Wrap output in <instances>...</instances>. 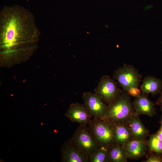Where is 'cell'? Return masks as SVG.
Returning <instances> with one entry per match:
<instances>
[{"label": "cell", "mask_w": 162, "mask_h": 162, "mask_svg": "<svg viewBox=\"0 0 162 162\" xmlns=\"http://www.w3.org/2000/svg\"><path fill=\"white\" fill-rule=\"evenodd\" d=\"M82 98L84 104L94 117L106 119L107 105L98 95L86 92L83 94Z\"/></svg>", "instance_id": "cell-7"}, {"label": "cell", "mask_w": 162, "mask_h": 162, "mask_svg": "<svg viewBox=\"0 0 162 162\" xmlns=\"http://www.w3.org/2000/svg\"><path fill=\"white\" fill-rule=\"evenodd\" d=\"M147 142L148 153L152 152L162 156V140L158 137L156 133L149 135Z\"/></svg>", "instance_id": "cell-16"}, {"label": "cell", "mask_w": 162, "mask_h": 162, "mask_svg": "<svg viewBox=\"0 0 162 162\" xmlns=\"http://www.w3.org/2000/svg\"><path fill=\"white\" fill-rule=\"evenodd\" d=\"M108 148L100 147L89 158V162H108Z\"/></svg>", "instance_id": "cell-17"}, {"label": "cell", "mask_w": 162, "mask_h": 162, "mask_svg": "<svg viewBox=\"0 0 162 162\" xmlns=\"http://www.w3.org/2000/svg\"><path fill=\"white\" fill-rule=\"evenodd\" d=\"M134 112L130 96L123 91L116 99L107 105L106 119L114 123L127 122Z\"/></svg>", "instance_id": "cell-2"}, {"label": "cell", "mask_w": 162, "mask_h": 162, "mask_svg": "<svg viewBox=\"0 0 162 162\" xmlns=\"http://www.w3.org/2000/svg\"><path fill=\"white\" fill-rule=\"evenodd\" d=\"M119 88L114 79L107 75L103 76L94 93L98 95L107 105L116 99L123 92Z\"/></svg>", "instance_id": "cell-6"}, {"label": "cell", "mask_w": 162, "mask_h": 162, "mask_svg": "<svg viewBox=\"0 0 162 162\" xmlns=\"http://www.w3.org/2000/svg\"><path fill=\"white\" fill-rule=\"evenodd\" d=\"M162 88L161 80L153 76H147L144 77L140 87L142 94L148 95L152 94L155 95L160 93Z\"/></svg>", "instance_id": "cell-13"}, {"label": "cell", "mask_w": 162, "mask_h": 162, "mask_svg": "<svg viewBox=\"0 0 162 162\" xmlns=\"http://www.w3.org/2000/svg\"><path fill=\"white\" fill-rule=\"evenodd\" d=\"M88 126L100 147L109 148L115 142V126L107 119L94 117Z\"/></svg>", "instance_id": "cell-3"}, {"label": "cell", "mask_w": 162, "mask_h": 162, "mask_svg": "<svg viewBox=\"0 0 162 162\" xmlns=\"http://www.w3.org/2000/svg\"><path fill=\"white\" fill-rule=\"evenodd\" d=\"M160 93L161 95L160 97L157 100L154 104L158 105L160 107L161 110L162 111V91Z\"/></svg>", "instance_id": "cell-21"}, {"label": "cell", "mask_w": 162, "mask_h": 162, "mask_svg": "<svg viewBox=\"0 0 162 162\" xmlns=\"http://www.w3.org/2000/svg\"><path fill=\"white\" fill-rule=\"evenodd\" d=\"M0 38L2 47L8 50L20 42L35 40L40 32L33 14L18 5L4 6L1 11Z\"/></svg>", "instance_id": "cell-1"}, {"label": "cell", "mask_w": 162, "mask_h": 162, "mask_svg": "<svg viewBox=\"0 0 162 162\" xmlns=\"http://www.w3.org/2000/svg\"><path fill=\"white\" fill-rule=\"evenodd\" d=\"M147 159L143 162H162V156L156 154L152 152L148 153Z\"/></svg>", "instance_id": "cell-18"}, {"label": "cell", "mask_w": 162, "mask_h": 162, "mask_svg": "<svg viewBox=\"0 0 162 162\" xmlns=\"http://www.w3.org/2000/svg\"><path fill=\"white\" fill-rule=\"evenodd\" d=\"M69 140L88 159L100 147L86 125H80Z\"/></svg>", "instance_id": "cell-4"}, {"label": "cell", "mask_w": 162, "mask_h": 162, "mask_svg": "<svg viewBox=\"0 0 162 162\" xmlns=\"http://www.w3.org/2000/svg\"><path fill=\"white\" fill-rule=\"evenodd\" d=\"M113 77L126 92L131 87H139L142 76L133 66L124 64L115 71Z\"/></svg>", "instance_id": "cell-5"}, {"label": "cell", "mask_w": 162, "mask_h": 162, "mask_svg": "<svg viewBox=\"0 0 162 162\" xmlns=\"http://www.w3.org/2000/svg\"><path fill=\"white\" fill-rule=\"evenodd\" d=\"M147 141L133 139L123 146L128 159L137 160L144 156L148 150Z\"/></svg>", "instance_id": "cell-11"}, {"label": "cell", "mask_w": 162, "mask_h": 162, "mask_svg": "<svg viewBox=\"0 0 162 162\" xmlns=\"http://www.w3.org/2000/svg\"><path fill=\"white\" fill-rule=\"evenodd\" d=\"M130 96L135 98L140 97L141 95V91L139 87L132 86L129 88L126 91Z\"/></svg>", "instance_id": "cell-19"}, {"label": "cell", "mask_w": 162, "mask_h": 162, "mask_svg": "<svg viewBox=\"0 0 162 162\" xmlns=\"http://www.w3.org/2000/svg\"><path fill=\"white\" fill-rule=\"evenodd\" d=\"M135 113L137 115H145L152 117L157 113L154 104L147 95L142 94L133 102Z\"/></svg>", "instance_id": "cell-12"}, {"label": "cell", "mask_w": 162, "mask_h": 162, "mask_svg": "<svg viewBox=\"0 0 162 162\" xmlns=\"http://www.w3.org/2000/svg\"><path fill=\"white\" fill-rule=\"evenodd\" d=\"M109 162H127L128 159L123 146L116 143L108 148Z\"/></svg>", "instance_id": "cell-15"}, {"label": "cell", "mask_w": 162, "mask_h": 162, "mask_svg": "<svg viewBox=\"0 0 162 162\" xmlns=\"http://www.w3.org/2000/svg\"><path fill=\"white\" fill-rule=\"evenodd\" d=\"M61 152L62 162H89L88 158L82 153L69 140L64 143Z\"/></svg>", "instance_id": "cell-9"}, {"label": "cell", "mask_w": 162, "mask_h": 162, "mask_svg": "<svg viewBox=\"0 0 162 162\" xmlns=\"http://www.w3.org/2000/svg\"><path fill=\"white\" fill-rule=\"evenodd\" d=\"M159 122L160 124V126L159 130L155 133L158 137L162 140V113L161 119Z\"/></svg>", "instance_id": "cell-20"}, {"label": "cell", "mask_w": 162, "mask_h": 162, "mask_svg": "<svg viewBox=\"0 0 162 162\" xmlns=\"http://www.w3.org/2000/svg\"><path fill=\"white\" fill-rule=\"evenodd\" d=\"M114 124L115 126V143L124 146L134 139L131 134L127 122Z\"/></svg>", "instance_id": "cell-14"}, {"label": "cell", "mask_w": 162, "mask_h": 162, "mask_svg": "<svg viewBox=\"0 0 162 162\" xmlns=\"http://www.w3.org/2000/svg\"><path fill=\"white\" fill-rule=\"evenodd\" d=\"M65 116L72 122L86 125L90 123L93 116L84 104L78 103L71 104Z\"/></svg>", "instance_id": "cell-8"}, {"label": "cell", "mask_w": 162, "mask_h": 162, "mask_svg": "<svg viewBox=\"0 0 162 162\" xmlns=\"http://www.w3.org/2000/svg\"><path fill=\"white\" fill-rule=\"evenodd\" d=\"M131 134L134 139L146 140L149 136V131L140 120L139 115L135 112L127 122Z\"/></svg>", "instance_id": "cell-10"}]
</instances>
